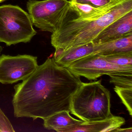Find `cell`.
<instances>
[{"label":"cell","instance_id":"obj_14","mask_svg":"<svg viewBox=\"0 0 132 132\" xmlns=\"http://www.w3.org/2000/svg\"><path fill=\"white\" fill-rule=\"evenodd\" d=\"M124 0H69L79 3L89 4L97 8L110 10Z\"/></svg>","mask_w":132,"mask_h":132},{"label":"cell","instance_id":"obj_11","mask_svg":"<svg viewBox=\"0 0 132 132\" xmlns=\"http://www.w3.org/2000/svg\"><path fill=\"white\" fill-rule=\"evenodd\" d=\"M68 111H60L44 119L46 129L57 132H70L84 121L76 119L71 116Z\"/></svg>","mask_w":132,"mask_h":132},{"label":"cell","instance_id":"obj_5","mask_svg":"<svg viewBox=\"0 0 132 132\" xmlns=\"http://www.w3.org/2000/svg\"><path fill=\"white\" fill-rule=\"evenodd\" d=\"M68 0H29L27 8L33 24L42 31L53 33L66 16Z\"/></svg>","mask_w":132,"mask_h":132},{"label":"cell","instance_id":"obj_12","mask_svg":"<svg viewBox=\"0 0 132 132\" xmlns=\"http://www.w3.org/2000/svg\"><path fill=\"white\" fill-rule=\"evenodd\" d=\"M94 44L95 54L109 56L131 53L132 35L102 44Z\"/></svg>","mask_w":132,"mask_h":132},{"label":"cell","instance_id":"obj_21","mask_svg":"<svg viewBox=\"0 0 132 132\" xmlns=\"http://www.w3.org/2000/svg\"><path fill=\"white\" fill-rule=\"evenodd\" d=\"M6 1V0H0V3L4 2V1Z\"/></svg>","mask_w":132,"mask_h":132},{"label":"cell","instance_id":"obj_3","mask_svg":"<svg viewBox=\"0 0 132 132\" xmlns=\"http://www.w3.org/2000/svg\"><path fill=\"white\" fill-rule=\"evenodd\" d=\"M101 82H82L72 98V114L84 122L102 120L112 115L110 92Z\"/></svg>","mask_w":132,"mask_h":132},{"label":"cell","instance_id":"obj_16","mask_svg":"<svg viewBox=\"0 0 132 132\" xmlns=\"http://www.w3.org/2000/svg\"><path fill=\"white\" fill-rule=\"evenodd\" d=\"M114 90L132 116V88H122L115 86Z\"/></svg>","mask_w":132,"mask_h":132},{"label":"cell","instance_id":"obj_15","mask_svg":"<svg viewBox=\"0 0 132 132\" xmlns=\"http://www.w3.org/2000/svg\"><path fill=\"white\" fill-rule=\"evenodd\" d=\"M102 56L109 62L117 66L132 68V53Z\"/></svg>","mask_w":132,"mask_h":132},{"label":"cell","instance_id":"obj_2","mask_svg":"<svg viewBox=\"0 0 132 132\" xmlns=\"http://www.w3.org/2000/svg\"><path fill=\"white\" fill-rule=\"evenodd\" d=\"M132 11V0H124L103 16L93 20L79 19L69 9L62 23L52 35V45L55 49H65L92 42L107 26Z\"/></svg>","mask_w":132,"mask_h":132},{"label":"cell","instance_id":"obj_7","mask_svg":"<svg viewBox=\"0 0 132 132\" xmlns=\"http://www.w3.org/2000/svg\"><path fill=\"white\" fill-rule=\"evenodd\" d=\"M37 57L28 55L0 56V82L12 84L25 80L38 66Z\"/></svg>","mask_w":132,"mask_h":132},{"label":"cell","instance_id":"obj_18","mask_svg":"<svg viewBox=\"0 0 132 132\" xmlns=\"http://www.w3.org/2000/svg\"><path fill=\"white\" fill-rule=\"evenodd\" d=\"M0 132H14L15 130L6 116L0 108Z\"/></svg>","mask_w":132,"mask_h":132},{"label":"cell","instance_id":"obj_19","mask_svg":"<svg viewBox=\"0 0 132 132\" xmlns=\"http://www.w3.org/2000/svg\"><path fill=\"white\" fill-rule=\"evenodd\" d=\"M114 132H132V127H130V128L122 129V128L119 127V128L115 130Z\"/></svg>","mask_w":132,"mask_h":132},{"label":"cell","instance_id":"obj_17","mask_svg":"<svg viewBox=\"0 0 132 132\" xmlns=\"http://www.w3.org/2000/svg\"><path fill=\"white\" fill-rule=\"evenodd\" d=\"M110 82L115 86L122 88H132V76L110 75Z\"/></svg>","mask_w":132,"mask_h":132},{"label":"cell","instance_id":"obj_20","mask_svg":"<svg viewBox=\"0 0 132 132\" xmlns=\"http://www.w3.org/2000/svg\"><path fill=\"white\" fill-rule=\"evenodd\" d=\"M2 50H3V48H2V47H1V46H0V54H1V53Z\"/></svg>","mask_w":132,"mask_h":132},{"label":"cell","instance_id":"obj_4","mask_svg":"<svg viewBox=\"0 0 132 132\" xmlns=\"http://www.w3.org/2000/svg\"><path fill=\"white\" fill-rule=\"evenodd\" d=\"M29 14L17 6H0V42L8 46L29 42L37 32Z\"/></svg>","mask_w":132,"mask_h":132},{"label":"cell","instance_id":"obj_9","mask_svg":"<svg viewBox=\"0 0 132 132\" xmlns=\"http://www.w3.org/2000/svg\"><path fill=\"white\" fill-rule=\"evenodd\" d=\"M94 53V44L91 42L65 49H55L53 59L57 64L66 68L75 61Z\"/></svg>","mask_w":132,"mask_h":132},{"label":"cell","instance_id":"obj_13","mask_svg":"<svg viewBox=\"0 0 132 132\" xmlns=\"http://www.w3.org/2000/svg\"><path fill=\"white\" fill-rule=\"evenodd\" d=\"M69 10L79 19L93 20L103 16L111 9L104 10L95 7L89 4L69 1Z\"/></svg>","mask_w":132,"mask_h":132},{"label":"cell","instance_id":"obj_8","mask_svg":"<svg viewBox=\"0 0 132 132\" xmlns=\"http://www.w3.org/2000/svg\"><path fill=\"white\" fill-rule=\"evenodd\" d=\"M132 35V11L120 17L102 31L93 41L100 44Z\"/></svg>","mask_w":132,"mask_h":132},{"label":"cell","instance_id":"obj_6","mask_svg":"<svg viewBox=\"0 0 132 132\" xmlns=\"http://www.w3.org/2000/svg\"><path fill=\"white\" fill-rule=\"evenodd\" d=\"M66 68L76 75L89 80H96L104 75L132 76V68L117 66L103 56L95 54L75 61Z\"/></svg>","mask_w":132,"mask_h":132},{"label":"cell","instance_id":"obj_10","mask_svg":"<svg viewBox=\"0 0 132 132\" xmlns=\"http://www.w3.org/2000/svg\"><path fill=\"white\" fill-rule=\"evenodd\" d=\"M123 117L112 115L104 120L83 122L82 123L71 130L70 132H114V130L125 124Z\"/></svg>","mask_w":132,"mask_h":132},{"label":"cell","instance_id":"obj_1","mask_svg":"<svg viewBox=\"0 0 132 132\" xmlns=\"http://www.w3.org/2000/svg\"><path fill=\"white\" fill-rule=\"evenodd\" d=\"M80 77L47 59L14 86V116L44 120L60 111L70 112L72 98L82 83Z\"/></svg>","mask_w":132,"mask_h":132}]
</instances>
